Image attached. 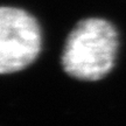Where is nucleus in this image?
Returning <instances> with one entry per match:
<instances>
[{
    "label": "nucleus",
    "mask_w": 126,
    "mask_h": 126,
    "mask_svg": "<svg viewBox=\"0 0 126 126\" xmlns=\"http://www.w3.org/2000/svg\"><path fill=\"white\" fill-rule=\"evenodd\" d=\"M118 50V33L111 22L89 18L77 23L68 35L61 62L69 76L99 81L112 70Z\"/></svg>",
    "instance_id": "obj_1"
},
{
    "label": "nucleus",
    "mask_w": 126,
    "mask_h": 126,
    "mask_svg": "<svg viewBox=\"0 0 126 126\" xmlns=\"http://www.w3.org/2000/svg\"><path fill=\"white\" fill-rule=\"evenodd\" d=\"M41 29L36 19L15 7L0 9V72L13 74L31 65L40 54Z\"/></svg>",
    "instance_id": "obj_2"
}]
</instances>
